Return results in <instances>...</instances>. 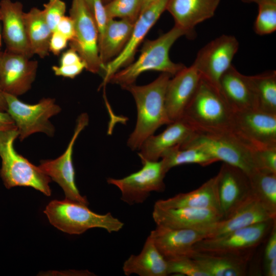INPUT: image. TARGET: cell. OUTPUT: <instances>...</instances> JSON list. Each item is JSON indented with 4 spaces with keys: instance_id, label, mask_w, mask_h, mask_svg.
Here are the masks:
<instances>
[{
    "instance_id": "cell-14",
    "label": "cell",
    "mask_w": 276,
    "mask_h": 276,
    "mask_svg": "<svg viewBox=\"0 0 276 276\" xmlns=\"http://www.w3.org/2000/svg\"><path fill=\"white\" fill-rule=\"evenodd\" d=\"M216 177L218 201L224 219L252 196L250 182L245 172L225 163L222 164Z\"/></svg>"
},
{
    "instance_id": "cell-43",
    "label": "cell",
    "mask_w": 276,
    "mask_h": 276,
    "mask_svg": "<svg viewBox=\"0 0 276 276\" xmlns=\"http://www.w3.org/2000/svg\"><path fill=\"white\" fill-rule=\"evenodd\" d=\"M83 61L78 53L73 48L63 53L60 60V65L73 64Z\"/></svg>"
},
{
    "instance_id": "cell-11",
    "label": "cell",
    "mask_w": 276,
    "mask_h": 276,
    "mask_svg": "<svg viewBox=\"0 0 276 276\" xmlns=\"http://www.w3.org/2000/svg\"><path fill=\"white\" fill-rule=\"evenodd\" d=\"M88 116L81 113L76 120L74 131L64 152L54 159L40 161V170L62 189L65 199L88 205L85 196H82L75 183V173L73 162L74 146L81 132L88 125Z\"/></svg>"
},
{
    "instance_id": "cell-49",
    "label": "cell",
    "mask_w": 276,
    "mask_h": 276,
    "mask_svg": "<svg viewBox=\"0 0 276 276\" xmlns=\"http://www.w3.org/2000/svg\"><path fill=\"white\" fill-rule=\"evenodd\" d=\"M112 0H102L103 3L105 5L107 3H108L109 2H110V1H111Z\"/></svg>"
},
{
    "instance_id": "cell-42",
    "label": "cell",
    "mask_w": 276,
    "mask_h": 276,
    "mask_svg": "<svg viewBox=\"0 0 276 276\" xmlns=\"http://www.w3.org/2000/svg\"><path fill=\"white\" fill-rule=\"evenodd\" d=\"M276 258V224L272 226L270 235L268 240L265 249L264 261L267 263L271 260Z\"/></svg>"
},
{
    "instance_id": "cell-25",
    "label": "cell",
    "mask_w": 276,
    "mask_h": 276,
    "mask_svg": "<svg viewBox=\"0 0 276 276\" xmlns=\"http://www.w3.org/2000/svg\"><path fill=\"white\" fill-rule=\"evenodd\" d=\"M209 276H243L246 275L248 256L193 250L189 256Z\"/></svg>"
},
{
    "instance_id": "cell-20",
    "label": "cell",
    "mask_w": 276,
    "mask_h": 276,
    "mask_svg": "<svg viewBox=\"0 0 276 276\" xmlns=\"http://www.w3.org/2000/svg\"><path fill=\"white\" fill-rule=\"evenodd\" d=\"M150 235L166 260L189 256L194 245L205 238L204 229L172 228L160 225H157Z\"/></svg>"
},
{
    "instance_id": "cell-37",
    "label": "cell",
    "mask_w": 276,
    "mask_h": 276,
    "mask_svg": "<svg viewBox=\"0 0 276 276\" xmlns=\"http://www.w3.org/2000/svg\"><path fill=\"white\" fill-rule=\"evenodd\" d=\"M253 155L258 170L276 173V147L255 149Z\"/></svg>"
},
{
    "instance_id": "cell-38",
    "label": "cell",
    "mask_w": 276,
    "mask_h": 276,
    "mask_svg": "<svg viewBox=\"0 0 276 276\" xmlns=\"http://www.w3.org/2000/svg\"><path fill=\"white\" fill-rule=\"evenodd\" d=\"M92 11L98 31L99 41L104 34L109 19L102 0H93Z\"/></svg>"
},
{
    "instance_id": "cell-18",
    "label": "cell",
    "mask_w": 276,
    "mask_h": 276,
    "mask_svg": "<svg viewBox=\"0 0 276 276\" xmlns=\"http://www.w3.org/2000/svg\"><path fill=\"white\" fill-rule=\"evenodd\" d=\"M275 217L276 214L270 211L252 195L228 218L216 222L203 229L205 233V238H219L241 228L275 219Z\"/></svg>"
},
{
    "instance_id": "cell-46",
    "label": "cell",
    "mask_w": 276,
    "mask_h": 276,
    "mask_svg": "<svg viewBox=\"0 0 276 276\" xmlns=\"http://www.w3.org/2000/svg\"><path fill=\"white\" fill-rule=\"evenodd\" d=\"M7 108L6 100L4 95V92L0 87V111H6Z\"/></svg>"
},
{
    "instance_id": "cell-1",
    "label": "cell",
    "mask_w": 276,
    "mask_h": 276,
    "mask_svg": "<svg viewBox=\"0 0 276 276\" xmlns=\"http://www.w3.org/2000/svg\"><path fill=\"white\" fill-rule=\"evenodd\" d=\"M171 76L162 73L149 84H133L124 88L132 95L137 109L135 127L127 141V145L132 150H139L144 141L159 127L171 123L165 106L166 90Z\"/></svg>"
},
{
    "instance_id": "cell-50",
    "label": "cell",
    "mask_w": 276,
    "mask_h": 276,
    "mask_svg": "<svg viewBox=\"0 0 276 276\" xmlns=\"http://www.w3.org/2000/svg\"><path fill=\"white\" fill-rule=\"evenodd\" d=\"M1 46H2V36L0 33V49L1 48Z\"/></svg>"
},
{
    "instance_id": "cell-30",
    "label": "cell",
    "mask_w": 276,
    "mask_h": 276,
    "mask_svg": "<svg viewBox=\"0 0 276 276\" xmlns=\"http://www.w3.org/2000/svg\"><path fill=\"white\" fill-rule=\"evenodd\" d=\"M248 78L255 95L256 109L276 114V72L274 70Z\"/></svg>"
},
{
    "instance_id": "cell-7",
    "label": "cell",
    "mask_w": 276,
    "mask_h": 276,
    "mask_svg": "<svg viewBox=\"0 0 276 276\" xmlns=\"http://www.w3.org/2000/svg\"><path fill=\"white\" fill-rule=\"evenodd\" d=\"M4 95L7 106L6 112L14 121L20 141L37 132L49 136L54 135L55 129L50 119L61 110L54 99L42 98L36 104H30L20 101L16 96L6 93Z\"/></svg>"
},
{
    "instance_id": "cell-16",
    "label": "cell",
    "mask_w": 276,
    "mask_h": 276,
    "mask_svg": "<svg viewBox=\"0 0 276 276\" xmlns=\"http://www.w3.org/2000/svg\"><path fill=\"white\" fill-rule=\"evenodd\" d=\"M168 1L158 0L141 13L134 24L130 38L123 50L105 66L103 70V81L101 86H105L115 73L133 60L137 47L162 14L166 10Z\"/></svg>"
},
{
    "instance_id": "cell-15",
    "label": "cell",
    "mask_w": 276,
    "mask_h": 276,
    "mask_svg": "<svg viewBox=\"0 0 276 276\" xmlns=\"http://www.w3.org/2000/svg\"><path fill=\"white\" fill-rule=\"evenodd\" d=\"M31 58L8 51L0 54V87L4 93L18 97L31 88L38 62Z\"/></svg>"
},
{
    "instance_id": "cell-31",
    "label": "cell",
    "mask_w": 276,
    "mask_h": 276,
    "mask_svg": "<svg viewBox=\"0 0 276 276\" xmlns=\"http://www.w3.org/2000/svg\"><path fill=\"white\" fill-rule=\"evenodd\" d=\"M161 161L166 173L171 168L181 165L195 164L205 167L218 162L199 148H181L180 146L166 151L161 157Z\"/></svg>"
},
{
    "instance_id": "cell-39",
    "label": "cell",
    "mask_w": 276,
    "mask_h": 276,
    "mask_svg": "<svg viewBox=\"0 0 276 276\" xmlns=\"http://www.w3.org/2000/svg\"><path fill=\"white\" fill-rule=\"evenodd\" d=\"M52 69L56 76L73 79L86 69V64L82 61L76 64L54 65Z\"/></svg>"
},
{
    "instance_id": "cell-4",
    "label": "cell",
    "mask_w": 276,
    "mask_h": 276,
    "mask_svg": "<svg viewBox=\"0 0 276 276\" xmlns=\"http://www.w3.org/2000/svg\"><path fill=\"white\" fill-rule=\"evenodd\" d=\"M49 222L58 229L69 234L79 235L92 228H101L108 233L122 229L124 223L110 213L99 214L87 205L65 199L53 200L44 211Z\"/></svg>"
},
{
    "instance_id": "cell-8",
    "label": "cell",
    "mask_w": 276,
    "mask_h": 276,
    "mask_svg": "<svg viewBox=\"0 0 276 276\" xmlns=\"http://www.w3.org/2000/svg\"><path fill=\"white\" fill-rule=\"evenodd\" d=\"M70 14L75 26V35L70 41V47L85 63L87 71L98 73L102 68L98 31L93 12L85 0H72Z\"/></svg>"
},
{
    "instance_id": "cell-33",
    "label": "cell",
    "mask_w": 276,
    "mask_h": 276,
    "mask_svg": "<svg viewBox=\"0 0 276 276\" xmlns=\"http://www.w3.org/2000/svg\"><path fill=\"white\" fill-rule=\"evenodd\" d=\"M246 3H255L258 13L254 29L259 35L271 34L276 30V0H241Z\"/></svg>"
},
{
    "instance_id": "cell-3",
    "label": "cell",
    "mask_w": 276,
    "mask_h": 276,
    "mask_svg": "<svg viewBox=\"0 0 276 276\" xmlns=\"http://www.w3.org/2000/svg\"><path fill=\"white\" fill-rule=\"evenodd\" d=\"M233 114L219 90L201 78L180 119L195 130L232 132Z\"/></svg>"
},
{
    "instance_id": "cell-22",
    "label": "cell",
    "mask_w": 276,
    "mask_h": 276,
    "mask_svg": "<svg viewBox=\"0 0 276 276\" xmlns=\"http://www.w3.org/2000/svg\"><path fill=\"white\" fill-rule=\"evenodd\" d=\"M194 130L182 119L171 122L162 133L151 135L144 141L138 153L142 163L158 160L166 151L180 146Z\"/></svg>"
},
{
    "instance_id": "cell-17",
    "label": "cell",
    "mask_w": 276,
    "mask_h": 276,
    "mask_svg": "<svg viewBox=\"0 0 276 276\" xmlns=\"http://www.w3.org/2000/svg\"><path fill=\"white\" fill-rule=\"evenodd\" d=\"M201 79V76L194 64L186 66L170 79L166 90L165 106L171 122L181 118Z\"/></svg>"
},
{
    "instance_id": "cell-19",
    "label": "cell",
    "mask_w": 276,
    "mask_h": 276,
    "mask_svg": "<svg viewBox=\"0 0 276 276\" xmlns=\"http://www.w3.org/2000/svg\"><path fill=\"white\" fill-rule=\"evenodd\" d=\"M152 217L157 225L179 229H203L223 219L222 214L213 210L191 208L163 209L155 205Z\"/></svg>"
},
{
    "instance_id": "cell-27",
    "label": "cell",
    "mask_w": 276,
    "mask_h": 276,
    "mask_svg": "<svg viewBox=\"0 0 276 276\" xmlns=\"http://www.w3.org/2000/svg\"><path fill=\"white\" fill-rule=\"evenodd\" d=\"M123 270L126 275L166 276V259L156 247L151 236L147 237L141 252L131 255L124 263Z\"/></svg>"
},
{
    "instance_id": "cell-35",
    "label": "cell",
    "mask_w": 276,
    "mask_h": 276,
    "mask_svg": "<svg viewBox=\"0 0 276 276\" xmlns=\"http://www.w3.org/2000/svg\"><path fill=\"white\" fill-rule=\"evenodd\" d=\"M168 273L180 274L187 276H209L191 258L182 256L166 260Z\"/></svg>"
},
{
    "instance_id": "cell-24",
    "label": "cell",
    "mask_w": 276,
    "mask_h": 276,
    "mask_svg": "<svg viewBox=\"0 0 276 276\" xmlns=\"http://www.w3.org/2000/svg\"><path fill=\"white\" fill-rule=\"evenodd\" d=\"M219 91L233 112L256 109L255 97L248 76L240 73L233 65L221 76Z\"/></svg>"
},
{
    "instance_id": "cell-5",
    "label": "cell",
    "mask_w": 276,
    "mask_h": 276,
    "mask_svg": "<svg viewBox=\"0 0 276 276\" xmlns=\"http://www.w3.org/2000/svg\"><path fill=\"white\" fill-rule=\"evenodd\" d=\"M18 136L17 129L0 131L1 177L7 189L33 188L47 196L51 195V178L39 168L18 153L14 147Z\"/></svg>"
},
{
    "instance_id": "cell-21",
    "label": "cell",
    "mask_w": 276,
    "mask_h": 276,
    "mask_svg": "<svg viewBox=\"0 0 276 276\" xmlns=\"http://www.w3.org/2000/svg\"><path fill=\"white\" fill-rule=\"evenodd\" d=\"M24 14L23 6L20 2L1 1L0 20L7 51L31 58L33 54L27 35Z\"/></svg>"
},
{
    "instance_id": "cell-26",
    "label": "cell",
    "mask_w": 276,
    "mask_h": 276,
    "mask_svg": "<svg viewBox=\"0 0 276 276\" xmlns=\"http://www.w3.org/2000/svg\"><path fill=\"white\" fill-rule=\"evenodd\" d=\"M216 180V175L194 190L179 193L167 199L158 200L154 205L163 209L191 208L211 209L221 213Z\"/></svg>"
},
{
    "instance_id": "cell-6",
    "label": "cell",
    "mask_w": 276,
    "mask_h": 276,
    "mask_svg": "<svg viewBox=\"0 0 276 276\" xmlns=\"http://www.w3.org/2000/svg\"><path fill=\"white\" fill-rule=\"evenodd\" d=\"M180 147L199 148L218 162L237 167L248 176L258 170L254 150L231 132L194 130Z\"/></svg>"
},
{
    "instance_id": "cell-44",
    "label": "cell",
    "mask_w": 276,
    "mask_h": 276,
    "mask_svg": "<svg viewBox=\"0 0 276 276\" xmlns=\"http://www.w3.org/2000/svg\"><path fill=\"white\" fill-rule=\"evenodd\" d=\"M16 128L15 123L6 111H0V131Z\"/></svg>"
},
{
    "instance_id": "cell-29",
    "label": "cell",
    "mask_w": 276,
    "mask_h": 276,
    "mask_svg": "<svg viewBox=\"0 0 276 276\" xmlns=\"http://www.w3.org/2000/svg\"><path fill=\"white\" fill-rule=\"evenodd\" d=\"M27 35L31 51L41 58L49 53L52 31L44 18L42 10L32 8L24 14Z\"/></svg>"
},
{
    "instance_id": "cell-48",
    "label": "cell",
    "mask_w": 276,
    "mask_h": 276,
    "mask_svg": "<svg viewBox=\"0 0 276 276\" xmlns=\"http://www.w3.org/2000/svg\"><path fill=\"white\" fill-rule=\"evenodd\" d=\"M86 3H87V5L88 6L89 8L91 10V11L93 12L92 11V4H93V0H85Z\"/></svg>"
},
{
    "instance_id": "cell-40",
    "label": "cell",
    "mask_w": 276,
    "mask_h": 276,
    "mask_svg": "<svg viewBox=\"0 0 276 276\" xmlns=\"http://www.w3.org/2000/svg\"><path fill=\"white\" fill-rule=\"evenodd\" d=\"M56 31L71 41L75 35V26L73 19L70 16H64L58 24Z\"/></svg>"
},
{
    "instance_id": "cell-47",
    "label": "cell",
    "mask_w": 276,
    "mask_h": 276,
    "mask_svg": "<svg viewBox=\"0 0 276 276\" xmlns=\"http://www.w3.org/2000/svg\"><path fill=\"white\" fill-rule=\"evenodd\" d=\"M158 0H141V11L143 12L147 7Z\"/></svg>"
},
{
    "instance_id": "cell-45",
    "label": "cell",
    "mask_w": 276,
    "mask_h": 276,
    "mask_svg": "<svg viewBox=\"0 0 276 276\" xmlns=\"http://www.w3.org/2000/svg\"><path fill=\"white\" fill-rule=\"evenodd\" d=\"M266 273L267 276L276 275V258L265 264Z\"/></svg>"
},
{
    "instance_id": "cell-2",
    "label": "cell",
    "mask_w": 276,
    "mask_h": 276,
    "mask_svg": "<svg viewBox=\"0 0 276 276\" xmlns=\"http://www.w3.org/2000/svg\"><path fill=\"white\" fill-rule=\"evenodd\" d=\"M184 35L189 34L174 25L157 38L147 40L143 44L137 59L115 73L108 82L119 85L124 88L133 84L138 77L146 71H155L175 75L186 66L173 62L170 58L169 51L175 42Z\"/></svg>"
},
{
    "instance_id": "cell-36",
    "label": "cell",
    "mask_w": 276,
    "mask_h": 276,
    "mask_svg": "<svg viewBox=\"0 0 276 276\" xmlns=\"http://www.w3.org/2000/svg\"><path fill=\"white\" fill-rule=\"evenodd\" d=\"M42 10L44 18L52 32L56 29L60 19L65 15V3L62 0H49Z\"/></svg>"
},
{
    "instance_id": "cell-34",
    "label": "cell",
    "mask_w": 276,
    "mask_h": 276,
    "mask_svg": "<svg viewBox=\"0 0 276 276\" xmlns=\"http://www.w3.org/2000/svg\"><path fill=\"white\" fill-rule=\"evenodd\" d=\"M104 5L108 19L118 18L134 23L141 14V0H112Z\"/></svg>"
},
{
    "instance_id": "cell-32",
    "label": "cell",
    "mask_w": 276,
    "mask_h": 276,
    "mask_svg": "<svg viewBox=\"0 0 276 276\" xmlns=\"http://www.w3.org/2000/svg\"><path fill=\"white\" fill-rule=\"evenodd\" d=\"M249 177L252 194L276 214V173L257 170Z\"/></svg>"
},
{
    "instance_id": "cell-28",
    "label": "cell",
    "mask_w": 276,
    "mask_h": 276,
    "mask_svg": "<svg viewBox=\"0 0 276 276\" xmlns=\"http://www.w3.org/2000/svg\"><path fill=\"white\" fill-rule=\"evenodd\" d=\"M134 24L124 19H108L104 34L99 41V55L103 70L106 64L123 50L130 38Z\"/></svg>"
},
{
    "instance_id": "cell-10",
    "label": "cell",
    "mask_w": 276,
    "mask_h": 276,
    "mask_svg": "<svg viewBox=\"0 0 276 276\" xmlns=\"http://www.w3.org/2000/svg\"><path fill=\"white\" fill-rule=\"evenodd\" d=\"M142 168L122 178H109L107 181L116 186L121 193V199L129 205L144 202L153 191L165 190L166 174L160 160L145 161Z\"/></svg>"
},
{
    "instance_id": "cell-12",
    "label": "cell",
    "mask_w": 276,
    "mask_h": 276,
    "mask_svg": "<svg viewBox=\"0 0 276 276\" xmlns=\"http://www.w3.org/2000/svg\"><path fill=\"white\" fill-rule=\"evenodd\" d=\"M239 47L238 40L234 36L222 35L202 48L193 64L202 78L219 90L220 79L232 65Z\"/></svg>"
},
{
    "instance_id": "cell-13",
    "label": "cell",
    "mask_w": 276,
    "mask_h": 276,
    "mask_svg": "<svg viewBox=\"0 0 276 276\" xmlns=\"http://www.w3.org/2000/svg\"><path fill=\"white\" fill-rule=\"evenodd\" d=\"M275 219L257 223L217 238H205L193 246L195 250L217 254H243L258 246L269 233Z\"/></svg>"
},
{
    "instance_id": "cell-23",
    "label": "cell",
    "mask_w": 276,
    "mask_h": 276,
    "mask_svg": "<svg viewBox=\"0 0 276 276\" xmlns=\"http://www.w3.org/2000/svg\"><path fill=\"white\" fill-rule=\"evenodd\" d=\"M220 0H168L166 10L175 26L192 35L198 24L213 17Z\"/></svg>"
},
{
    "instance_id": "cell-41",
    "label": "cell",
    "mask_w": 276,
    "mask_h": 276,
    "mask_svg": "<svg viewBox=\"0 0 276 276\" xmlns=\"http://www.w3.org/2000/svg\"><path fill=\"white\" fill-rule=\"evenodd\" d=\"M68 41V39L58 32H53L49 42V51L55 55H58L66 47Z\"/></svg>"
},
{
    "instance_id": "cell-9",
    "label": "cell",
    "mask_w": 276,
    "mask_h": 276,
    "mask_svg": "<svg viewBox=\"0 0 276 276\" xmlns=\"http://www.w3.org/2000/svg\"><path fill=\"white\" fill-rule=\"evenodd\" d=\"M232 132L253 150L276 147V114L257 109L234 111Z\"/></svg>"
}]
</instances>
